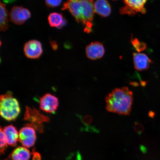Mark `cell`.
Segmentation results:
<instances>
[{"label": "cell", "instance_id": "obj_3", "mask_svg": "<svg viewBox=\"0 0 160 160\" xmlns=\"http://www.w3.org/2000/svg\"><path fill=\"white\" fill-rule=\"evenodd\" d=\"M21 112L18 101L13 97L12 92L8 91L0 97V113L6 121H15Z\"/></svg>", "mask_w": 160, "mask_h": 160}, {"label": "cell", "instance_id": "obj_2", "mask_svg": "<svg viewBox=\"0 0 160 160\" xmlns=\"http://www.w3.org/2000/svg\"><path fill=\"white\" fill-rule=\"evenodd\" d=\"M133 101V94L128 88H116L106 98V109L110 112L129 115Z\"/></svg>", "mask_w": 160, "mask_h": 160}, {"label": "cell", "instance_id": "obj_4", "mask_svg": "<svg viewBox=\"0 0 160 160\" xmlns=\"http://www.w3.org/2000/svg\"><path fill=\"white\" fill-rule=\"evenodd\" d=\"M147 0H123L125 7L120 9L122 15H134L138 13L145 14V5Z\"/></svg>", "mask_w": 160, "mask_h": 160}, {"label": "cell", "instance_id": "obj_19", "mask_svg": "<svg viewBox=\"0 0 160 160\" xmlns=\"http://www.w3.org/2000/svg\"><path fill=\"white\" fill-rule=\"evenodd\" d=\"M62 0H45L46 5L48 7L53 8L58 7Z\"/></svg>", "mask_w": 160, "mask_h": 160}, {"label": "cell", "instance_id": "obj_13", "mask_svg": "<svg viewBox=\"0 0 160 160\" xmlns=\"http://www.w3.org/2000/svg\"><path fill=\"white\" fill-rule=\"evenodd\" d=\"M3 129L7 138L8 144L12 147L17 145L19 140V133L17 128L10 125L6 126Z\"/></svg>", "mask_w": 160, "mask_h": 160}, {"label": "cell", "instance_id": "obj_1", "mask_svg": "<svg viewBox=\"0 0 160 160\" xmlns=\"http://www.w3.org/2000/svg\"><path fill=\"white\" fill-rule=\"evenodd\" d=\"M94 0H67L64 3L62 10H68L78 23L84 27L86 32H91L95 11Z\"/></svg>", "mask_w": 160, "mask_h": 160}, {"label": "cell", "instance_id": "obj_15", "mask_svg": "<svg viewBox=\"0 0 160 160\" xmlns=\"http://www.w3.org/2000/svg\"><path fill=\"white\" fill-rule=\"evenodd\" d=\"M30 156L28 149L25 147H19L14 150L11 157L12 160H29Z\"/></svg>", "mask_w": 160, "mask_h": 160}, {"label": "cell", "instance_id": "obj_21", "mask_svg": "<svg viewBox=\"0 0 160 160\" xmlns=\"http://www.w3.org/2000/svg\"><path fill=\"white\" fill-rule=\"evenodd\" d=\"M32 160H41V155L37 152H33Z\"/></svg>", "mask_w": 160, "mask_h": 160}, {"label": "cell", "instance_id": "obj_10", "mask_svg": "<svg viewBox=\"0 0 160 160\" xmlns=\"http://www.w3.org/2000/svg\"><path fill=\"white\" fill-rule=\"evenodd\" d=\"M85 51L88 58L96 60L103 57L105 53V49L102 43L99 42H94L86 47Z\"/></svg>", "mask_w": 160, "mask_h": 160}, {"label": "cell", "instance_id": "obj_18", "mask_svg": "<svg viewBox=\"0 0 160 160\" xmlns=\"http://www.w3.org/2000/svg\"><path fill=\"white\" fill-rule=\"evenodd\" d=\"M0 135H1V137H0V138H1V145H1V147H0L1 152V153H4L8 144L7 138H6L5 133L4 132L3 129L2 127L1 128Z\"/></svg>", "mask_w": 160, "mask_h": 160}, {"label": "cell", "instance_id": "obj_5", "mask_svg": "<svg viewBox=\"0 0 160 160\" xmlns=\"http://www.w3.org/2000/svg\"><path fill=\"white\" fill-rule=\"evenodd\" d=\"M40 109L46 113H55L59 105V99L55 95L47 93L40 98L39 100Z\"/></svg>", "mask_w": 160, "mask_h": 160}, {"label": "cell", "instance_id": "obj_9", "mask_svg": "<svg viewBox=\"0 0 160 160\" xmlns=\"http://www.w3.org/2000/svg\"><path fill=\"white\" fill-rule=\"evenodd\" d=\"M24 120L30 122V123L42 124L43 122H49L50 118L42 114L35 108L27 107Z\"/></svg>", "mask_w": 160, "mask_h": 160}, {"label": "cell", "instance_id": "obj_7", "mask_svg": "<svg viewBox=\"0 0 160 160\" xmlns=\"http://www.w3.org/2000/svg\"><path fill=\"white\" fill-rule=\"evenodd\" d=\"M31 16V12L28 9L20 6L13 7L10 13L11 21L17 25L23 24Z\"/></svg>", "mask_w": 160, "mask_h": 160}, {"label": "cell", "instance_id": "obj_14", "mask_svg": "<svg viewBox=\"0 0 160 160\" xmlns=\"http://www.w3.org/2000/svg\"><path fill=\"white\" fill-rule=\"evenodd\" d=\"M49 25L51 27L60 29L65 25V20L61 13L53 12L50 14L48 17Z\"/></svg>", "mask_w": 160, "mask_h": 160}, {"label": "cell", "instance_id": "obj_20", "mask_svg": "<svg viewBox=\"0 0 160 160\" xmlns=\"http://www.w3.org/2000/svg\"><path fill=\"white\" fill-rule=\"evenodd\" d=\"M25 126H29L33 128L39 133L43 132V127L42 124L29 123L27 124Z\"/></svg>", "mask_w": 160, "mask_h": 160}, {"label": "cell", "instance_id": "obj_11", "mask_svg": "<svg viewBox=\"0 0 160 160\" xmlns=\"http://www.w3.org/2000/svg\"><path fill=\"white\" fill-rule=\"evenodd\" d=\"M134 66L138 71H143L149 69L152 61L145 53L134 52L133 54Z\"/></svg>", "mask_w": 160, "mask_h": 160}, {"label": "cell", "instance_id": "obj_16", "mask_svg": "<svg viewBox=\"0 0 160 160\" xmlns=\"http://www.w3.org/2000/svg\"><path fill=\"white\" fill-rule=\"evenodd\" d=\"M1 22H0V30L2 32H4L8 29L9 13L4 4L1 2Z\"/></svg>", "mask_w": 160, "mask_h": 160}, {"label": "cell", "instance_id": "obj_22", "mask_svg": "<svg viewBox=\"0 0 160 160\" xmlns=\"http://www.w3.org/2000/svg\"><path fill=\"white\" fill-rule=\"evenodd\" d=\"M112 1H117V0H112Z\"/></svg>", "mask_w": 160, "mask_h": 160}, {"label": "cell", "instance_id": "obj_6", "mask_svg": "<svg viewBox=\"0 0 160 160\" xmlns=\"http://www.w3.org/2000/svg\"><path fill=\"white\" fill-rule=\"evenodd\" d=\"M23 51L26 57L31 59L39 58L43 52L42 43L37 40L27 42L24 46Z\"/></svg>", "mask_w": 160, "mask_h": 160}, {"label": "cell", "instance_id": "obj_12", "mask_svg": "<svg viewBox=\"0 0 160 160\" xmlns=\"http://www.w3.org/2000/svg\"><path fill=\"white\" fill-rule=\"evenodd\" d=\"M95 12L104 18L108 17L112 12V8L107 0H96L94 2Z\"/></svg>", "mask_w": 160, "mask_h": 160}, {"label": "cell", "instance_id": "obj_8", "mask_svg": "<svg viewBox=\"0 0 160 160\" xmlns=\"http://www.w3.org/2000/svg\"><path fill=\"white\" fill-rule=\"evenodd\" d=\"M37 139L35 130L29 126L22 128L19 132V141L22 145L29 148L34 145Z\"/></svg>", "mask_w": 160, "mask_h": 160}, {"label": "cell", "instance_id": "obj_17", "mask_svg": "<svg viewBox=\"0 0 160 160\" xmlns=\"http://www.w3.org/2000/svg\"><path fill=\"white\" fill-rule=\"evenodd\" d=\"M131 41L133 48L138 52L145 51L147 48V46L146 43L143 42H140L137 38H133L132 37Z\"/></svg>", "mask_w": 160, "mask_h": 160}]
</instances>
